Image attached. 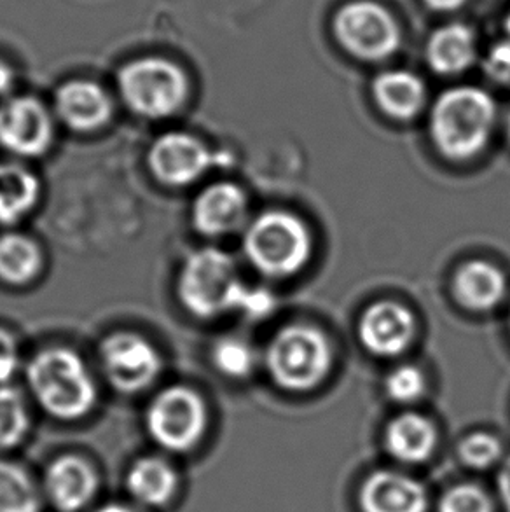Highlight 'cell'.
Wrapping results in <instances>:
<instances>
[{
	"instance_id": "1",
	"label": "cell",
	"mask_w": 510,
	"mask_h": 512,
	"mask_svg": "<svg viewBox=\"0 0 510 512\" xmlns=\"http://www.w3.org/2000/svg\"><path fill=\"white\" fill-rule=\"evenodd\" d=\"M497 121V104L488 91L455 86L435 98L428 133L442 158L463 163L474 160L488 147Z\"/></svg>"
},
{
	"instance_id": "2",
	"label": "cell",
	"mask_w": 510,
	"mask_h": 512,
	"mask_svg": "<svg viewBox=\"0 0 510 512\" xmlns=\"http://www.w3.org/2000/svg\"><path fill=\"white\" fill-rule=\"evenodd\" d=\"M243 252L255 271L271 280H285L310 263L313 233L294 212L266 210L247 224Z\"/></svg>"
},
{
	"instance_id": "3",
	"label": "cell",
	"mask_w": 510,
	"mask_h": 512,
	"mask_svg": "<svg viewBox=\"0 0 510 512\" xmlns=\"http://www.w3.org/2000/svg\"><path fill=\"white\" fill-rule=\"evenodd\" d=\"M331 341L311 324H289L271 336L264 350V367L276 387L304 394L320 387L331 374Z\"/></svg>"
},
{
	"instance_id": "4",
	"label": "cell",
	"mask_w": 510,
	"mask_h": 512,
	"mask_svg": "<svg viewBox=\"0 0 510 512\" xmlns=\"http://www.w3.org/2000/svg\"><path fill=\"white\" fill-rule=\"evenodd\" d=\"M28 387L42 409L60 420H77L90 413L97 387L84 360L69 348H48L27 367Z\"/></svg>"
},
{
	"instance_id": "5",
	"label": "cell",
	"mask_w": 510,
	"mask_h": 512,
	"mask_svg": "<svg viewBox=\"0 0 510 512\" xmlns=\"http://www.w3.org/2000/svg\"><path fill=\"white\" fill-rule=\"evenodd\" d=\"M245 287L231 256L224 250L207 247L187 257L177 291L187 312L208 320L238 312Z\"/></svg>"
},
{
	"instance_id": "6",
	"label": "cell",
	"mask_w": 510,
	"mask_h": 512,
	"mask_svg": "<svg viewBox=\"0 0 510 512\" xmlns=\"http://www.w3.org/2000/svg\"><path fill=\"white\" fill-rule=\"evenodd\" d=\"M118 83L128 109L142 118H172L189 98V77L165 56L131 60L119 70Z\"/></svg>"
},
{
	"instance_id": "7",
	"label": "cell",
	"mask_w": 510,
	"mask_h": 512,
	"mask_svg": "<svg viewBox=\"0 0 510 512\" xmlns=\"http://www.w3.org/2000/svg\"><path fill=\"white\" fill-rule=\"evenodd\" d=\"M332 32L339 46L362 62H385L402 42L399 21L376 0H352L339 7Z\"/></svg>"
},
{
	"instance_id": "8",
	"label": "cell",
	"mask_w": 510,
	"mask_h": 512,
	"mask_svg": "<svg viewBox=\"0 0 510 512\" xmlns=\"http://www.w3.org/2000/svg\"><path fill=\"white\" fill-rule=\"evenodd\" d=\"M207 427V408L200 395L187 387H170L154 397L147 409V430L170 451H187Z\"/></svg>"
},
{
	"instance_id": "9",
	"label": "cell",
	"mask_w": 510,
	"mask_h": 512,
	"mask_svg": "<svg viewBox=\"0 0 510 512\" xmlns=\"http://www.w3.org/2000/svg\"><path fill=\"white\" fill-rule=\"evenodd\" d=\"M100 360L112 387L125 394H137L151 387L161 373L156 346L140 334H111L102 343Z\"/></svg>"
},
{
	"instance_id": "10",
	"label": "cell",
	"mask_w": 510,
	"mask_h": 512,
	"mask_svg": "<svg viewBox=\"0 0 510 512\" xmlns=\"http://www.w3.org/2000/svg\"><path fill=\"white\" fill-rule=\"evenodd\" d=\"M55 123L46 105L34 97L6 98L0 104V147L20 158L48 153Z\"/></svg>"
},
{
	"instance_id": "11",
	"label": "cell",
	"mask_w": 510,
	"mask_h": 512,
	"mask_svg": "<svg viewBox=\"0 0 510 512\" xmlns=\"http://www.w3.org/2000/svg\"><path fill=\"white\" fill-rule=\"evenodd\" d=\"M147 163L161 184L184 187L194 184L214 167L215 154L193 135L172 132L161 135L152 144Z\"/></svg>"
},
{
	"instance_id": "12",
	"label": "cell",
	"mask_w": 510,
	"mask_h": 512,
	"mask_svg": "<svg viewBox=\"0 0 510 512\" xmlns=\"http://www.w3.org/2000/svg\"><path fill=\"white\" fill-rule=\"evenodd\" d=\"M357 331L367 352L381 359H395L413 345L418 322L406 305L381 299L362 312Z\"/></svg>"
},
{
	"instance_id": "13",
	"label": "cell",
	"mask_w": 510,
	"mask_h": 512,
	"mask_svg": "<svg viewBox=\"0 0 510 512\" xmlns=\"http://www.w3.org/2000/svg\"><path fill=\"white\" fill-rule=\"evenodd\" d=\"M249 198L235 182L205 187L193 203V224L200 235L221 238L247 228Z\"/></svg>"
},
{
	"instance_id": "14",
	"label": "cell",
	"mask_w": 510,
	"mask_h": 512,
	"mask_svg": "<svg viewBox=\"0 0 510 512\" xmlns=\"http://www.w3.org/2000/svg\"><path fill=\"white\" fill-rule=\"evenodd\" d=\"M55 111L70 130L90 133L111 121L114 104L111 95L100 84L88 79H74L56 91Z\"/></svg>"
},
{
	"instance_id": "15",
	"label": "cell",
	"mask_w": 510,
	"mask_h": 512,
	"mask_svg": "<svg viewBox=\"0 0 510 512\" xmlns=\"http://www.w3.org/2000/svg\"><path fill=\"white\" fill-rule=\"evenodd\" d=\"M509 282L497 264L472 259L458 266L451 278L453 299L463 310L488 313L504 303Z\"/></svg>"
},
{
	"instance_id": "16",
	"label": "cell",
	"mask_w": 510,
	"mask_h": 512,
	"mask_svg": "<svg viewBox=\"0 0 510 512\" xmlns=\"http://www.w3.org/2000/svg\"><path fill=\"white\" fill-rule=\"evenodd\" d=\"M362 512H427L428 493L420 481L395 471H378L359 493Z\"/></svg>"
},
{
	"instance_id": "17",
	"label": "cell",
	"mask_w": 510,
	"mask_h": 512,
	"mask_svg": "<svg viewBox=\"0 0 510 512\" xmlns=\"http://www.w3.org/2000/svg\"><path fill=\"white\" fill-rule=\"evenodd\" d=\"M373 98L380 111L395 121L418 118L427 105V86L409 70H385L374 77Z\"/></svg>"
},
{
	"instance_id": "18",
	"label": "cell",
	"mask_w": 510,
	"mask_h": 512,
	"mask_svg": "<svg viewBox=\"0 0 510 512\" xmlns=\"http://www.w3.org/2000/svg\"><path fill=\"white\" fill-rule=\"evenodd\" d=\"M428 67L439 76H458L477 60L474 30L463 23H448L430 35L425 48Z\"/></svg>"
},
{
	"instance_id": "19",
	"label": "cell",
	"mask_w": 510,
	"mask_h": 512,
	"mask_svg": "<svg viewBox=\"0 0 510 512\" xmlns=\"http://www.w3.org/2000/svg\"><path fill=\"white\" fill-rule=\"evenodd\" d=\"M44 486L58 511L76 512L90 502L97 478L84 460L67 455L49 465Z\"/></svg>"
},
{
	"instance_id": "20",
	"label": "cell",
	"mask_w": 510,
	"mask_h": 512,
	"mask_svg": "<svg viewBox=\"0 0 510 512\" xmlns=\"http://www.w3.org/2000/svg\"><path fill=\"white\" fill-rule=\"evenodd\" d=\"M437 429L427 416L406 411L386 425V451L400 464H423L434 455Z\"/></svg>"
},
{
	"instance_id": "21",
	"label": "cell",
	"mask_w": 510,
	"mask_h": 512,
	"mask_svg": "<svg viewBox=\"0 0 510 512\" xmlns=\"http://www.w3.org/2000/svg\"><path fill=\"white\" fill-rule=\"evenodd\" d=\"M41 184L18 163H0V226H13L27 217L39 200Z\"/></svg>"
},
{
	"instance_id": "22",
	"label": "cell",
	"mask_w": 510,
	"mask_h": 512,
	"mask_svg": "<svg viewBox=\"0 0 510 512\" xmlns=\"http://www.w3.org/2000/svg\"><path fill=\"white\" fill-rule=\"evenodd\" d=\"M42 264L41 247L30 236L0 235V282L14 287L32 284L39 277Z\"/></svg>"
},
{
	"instance_id": "23",
	"label": "cell",
	"mask_w": 510,
	"mask_h": 512,
	"mask_svg": "<svg viewBox=\"0 0 510 512\" xmlns=\"http://www.w3.org/2000/svg\"><path fill=\"white\" fill-rule=\"evenodd\" d=\"M177 478L172 467L159 458H142L131 467L128 490L145 506H163L172 499Z\"/></svg>"
},
{
	"instance_id": "24",
	"label": "cell",
	"mask_w": 510,
	"mask_h": 512,
	"mask_svg": "<svg viewBox=\"0 0 510 512\" xmlns=\"http://www.w3.org/2000/svg\"><path fill=\"white\" fill-rule=\"evenodd\" d=\"M41 499L18 465L0 462V512H39Z\"/></svg>"
},
{
	"instance_id": "25",
	"label": "cell",
	"mask_w": 510,
	"mask_h": 512,
	"mask_svg": "<svg viewBox=\"0 0 510 512\" xmlns=\"http://www.w3.org/2000/svg\"><path fill=\"white\" fill-rule=\"evenodd\" d=\"M212 362L224 376L243 380L254 373L259 355L245 338L224 336L212 348Z\"/></svg>"
},
{
	"instance_id": "26",
	"label": "cell",
	"mask_w": 510,
	"mask_h": 512,
	"mask_svg": "<svg viewBox=\"0 0 510 512\" xmlns=\"http://www.w3.org/2000/svg\"><path fill=\"white\" fill-rule=\"evenodd\" d=\"M30 418L23 395L11 387H0V451L14 448L27 434Z\"/></svg>"
},
{
	"instance_id": "27",
	"label": "cell",
	"mask_w": 510,
	"mask_h": 512,
	"mask_svg": "<svg viewBox=\"0 0 510 512\" xmlns=\"http://www.w3.org/2000/svg\"><path fill=\"white\" fill-rule=\"evenodd\" d=\"M385 392L393 402L409 406L427 392V376L414 364H400L386 376Z\"/></svg>"
},
{
	"instance_id": "28",
	"label": "cell",
	"mask_w": 510,
	"mask_h": 512,
	"mask_svg": "<svg viewBox=\"0 0 510 512\" xmlns=\"http://www.w3.org/2000/svg\"><path fill=\"white\" fill-rule=\"evenodd\" d=\"M504 453L500 439L486 432H476L465 437L460 448H458V455L462 458L463 464L476 469V471H484L490 469L493 465L500 462Z\"/></svg>"
},
{
	"instance_id": "29",
	"label": "cell",
	"mask_w": 510,
	"mask_h": 512,
	"mask_svg": "<svg viewBox=\"0 0 510 512\" xmlns=\"http://www.w3.org/2000/svg\"><path fill=\"white\" fill-rule=\"evenodd\" d=\"M439 512H493V502L479 486L458 485L444 493Z\"/></svg>"
},
{
	"instance_id": "30",
	"label": "cell",
	"mask_w": 510,
	"mask_h": 512,
	"mask_svg": "<svg viewBox=\"0 0 510 512\" xmlns=\"http://www.w3.org/2000/svg\"><path fill=\"white\" fill-rule=\"evenodd\" d=\"M276 299L273 292L262 287H245L238 312L254 320H262L275 312Z\"/></svg>"
},
{
	"instance_id": "31",
	"label": "cell",
	"mask_w": 510,
	"mask_h": 512,
	"mask_svg": "<svg viewBox=\"0 0 510 512\" xmlns=\"http://www.w3.org/2000/svg\"><path fill=\"white\" fill-rule=\"evenodd\" d=\"M484 74L493 83L510 84V39L495 42L483 60Z\"/></svg>"
},
{
	"instance_id": "32",
	"label": "cell",
	"mask_w": 510,
	"mask_h": 512,
	"mask_svg": "<svg viewBox=\"0 0 510 512\" xmlns=\"http://www.w3.org/2000/svg\"><path fill=\"white\" fill-rule=\"evenodd\" d=\"M20 364L18 343L11 334L0 327V387H4L7 381L13 378L20 369Z\"/></svg>"
},
{
	"instance_id": "33",
	"label": "cell",
	"mask_w": 510,
	"mask_h": 512,
	"mask_svg": "<svg viewBox=\"0 0 510 512\" xmlns=\"http://www.w3.org/2000/svg\"><path fill=\"white\" fill-rule=\"evenodd\" d=\"M498 495L505 511L510 512V457L505 458L498 472Z\"/></svg>"
},
{
	"instance_id": "34",
	"label": "cell",
	"mask_w": 510,
	"mask_h": 512,
	"mask_svg": "<svg viewBox=\"0 0 510 512\" xmlns=\"http://www.w3.org/2000/svg\"><path fill=\"white\" fill-rule=\"evenodd\" d=\"M14 88V70L0 60V97H7Z\"/></svg>"
},
{
	"instance_id": "35",
	"label": "cell",
	"mask_w": 510,
	"mask_h": 512,
	"mask_svg": "<svg viewBox=\"0 0 510 512\" xmlns=\"http://www.w3.org/2000/svg\"><path fill=\"white\" fill-rule=\"evenodd\" d=\"M423 2H425V6L439 11V13H451L467 4V0H423Z\"/></svg>"
},
{
	"instance_id": "36",
	"label": "cell",
	"mask_w": 510,
	"mask_h": 512,
	"mask_svg": "<svg viewBox=\"0 0 510 512\" xmlns=\"http://www.w3.org/2000/svg\"><path fill=\"white\" fill-rule=\"evenodd\" d=\"M98 512H135L131 511V509H126L123 506H107L104 509H100Z\"/></svg>"
},
{
	"instance_id": "37",
	"label": "cell",
	"mask_w": 510,
	"mask_h": 512,
	"mask_svg": "<svg viewBox=\"0 0 510 512\" xmlns=\"http://www.w3.org/2000/svg\"><path fill=\"white\" fill-rule=\"evenodd\" d=\"M504 130H505V137H507V140H509V144H510V109H509V112H507V114H505Z\"/></svg>"
},
{
	"instance_id": "38",
	"label": "cell",
	"mask_w": 510,
	"mask_h": 512,
	"mask_svg": "<svg viewBox=\"0 0 510 512\" xmlns=\"http://www.w3.org/2000/svg\"><path fill=\"white\" fill-rule=\"evenodd\" d=\"M505 30H507V35H509V39H510V11H509V14H507V16H505Z\"/></svg>"
},
{
	"instance_id": "39",
	"label": "cell",
	"mask_w": 510,
	"mask_h": 512,
	"mask_svg": "<svg viewBox=\"0 0 510 512\" xmlns=\"http://www.w3.org/2000/svg\"><path fill=\"white\" fill-rule=\"evenodd\" d=\"M509 327H510V319H509Z\"/></svg>"
}]
</instances>
